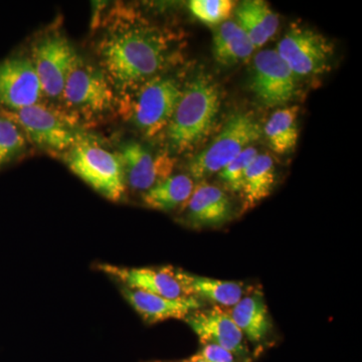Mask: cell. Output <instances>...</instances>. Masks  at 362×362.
<instances>
[{"label": "cell", "instance_id": "1", "mask_svg": "<svg viewBox=\"0 0 362 362\" xmlns=\"http://www.w3.org/2000/svg\"><path fill=\"white\" fill-rule=\"evenodd\" d=\"M173 33L151 25L128 7L107 14L95 42L98 66L119 98L175 65L180 45Z\"/></svg>", "mask_w": 362, "mask_h": 362}, {"label": "cell", "instance_id": "2", "mask_svg": "<svg viewBox=\"0 0 362 362\" xmlns=\"http://www.w3.org/2000/svg\"><path fill=\"white\" fill-rule=\"evenodd\" d=\"M220 107V90L211 78L190 81L165 131L171 150L177 154L194 150L213 129Z\"/></svg>", "mask_w": 362, "mask_h": 362}, {"label": "cell", "instance_id": "3", "mask_svg": "<svg viewBox=\"0 0 362 362\" xmlns=\"http://www.w3.org/2000/svg\"><path fill=\"white\" fill-rule=\"evenodd\" d=\"M182 93L177 78L162 74L119 98L118 110L143 136L156 138L168 129Z\"/></svg>", "mask_w": 362, "mask_h": 362}, {"label": "cell", "instance_id": "4", "mask_svg": "<svg viewBox=\"0 0 362 362\" xmlns=\"http://www.w3.org/2000/svg\"><path fill=\"white\" fill-rule=\"evenodd\" d=\"M59 99L65 113L80 122L113 113L119 107V96L98 66L78 56L66 78Z\"/></svg>", "mask_w": 362, "mask_h": 362}, {"label": "cell", "instance_id": "5", "mask_svg": "<svg viewBox=\"0 0 362 362\" xmlns=\"http://www.w3.org/2000/svg\"><path fill=\"white\" fill-rule=\"evenodd\" d=\"M23 131L28 142L52 154L65 156L85 139L78 122L59 109L37 103L18 111L0 110Z\"/></svg>", "mask_w": 362, "mask_h": 362}, {"label": "cell", "instance_id": "6", "mask_svg": "<svg viewBox=\"0 0 362 362\" xmlns=\"http://www.w3.org/2000/svg\"><path fill=\"white\" fill-rule=\"evenodd\" d=\"M262 128L252 113L240 112L226 121L223 129L206 149L188 163V173L194 180L204 181L223 168L262 136Z\"/></svg>", "mask_w": 362, "mask_h": 362}, {"label": "cell", "instance_id": "7", "mask_svg": "<svg viewBox=\"0 0 362 362\" xmlns=\"http://www.w3.org/2000/svg\"><path fill=\"white\" fill-rule=\"evenodd\" d=\"M65 156L66 165L71 173L95 192L111 202L122 199L127 187L118 153H113L85 138Z\"/></svg>", "mask_w": 362, "mask_h": 362}, {"label": "cell", "instance_id": "8", "mask_svg": "<svg viewBox=\"0 0 362 362\" xmlns=\"http://www.w3.org/2000/svg\"><path fill=\"white\" fill-rule=\"evenodd\" d=\"M78 54L65 35L49 32L33 45L32 59L42 95L52 99L61 98L66 78Z\"/></svg>", "mask_w": 362, "mask_h": 362}, {"label": "cell", "instance_id": "9", "mask_svg": "<svg viewBox=\"0 0 362 362\" xmlns=\"http://www.w3.org/2000/svg\"><path fill=\"white\" fill-rule=\"evenodd\" d=\"M276 51L296 77L324 73L333 54L332 45L323 35L301 28H293L286 33Z\"/></svg>", "mask_w": 362, "mask_h": 362}, {"label": "cell", "instance_id": "10", "mask_svg": "<svg viewBox=\"0 0 362 362\" xmlns=\"http://www.w3.org/2000/svg\"><path fill=\"white\" fill-rule=\"evenodd\" d=\"M251 89L265 106H283L296 94L297 77L276 49H265L255 57Z\"/></svg>", "mask_w": 362, "mask_h": 362}, {"label": "cell", "instance_id": "11", "mask_svg": "<svg viewBox=\"0 0 362 362\" xmlns=\"http://www.w3.org/2000/svg\"><path fill=\"white\" fill-rule=\"evenodd\" d=\"M122 163L126 187L144 194L173 175L175 159L168 152L154 154L141 143L130 141L118 153Z\"/></svg>", "mask_w": 362, "mask_h": 362}, {"label": "cell", "instance_id": "12", "mask_svg": "<svg viewBox=\"0 0 362 362\" xmlns=\"http://www.w3.org/2000/svg\"><path fill=\"white\" fill-rule=\"evenodd\" d=\"M183 320L194 330L202 344H216L245 361L249 349L242 331L233 322L228 309L218 306L202 307L188 314Z\"/></svg>", "mask_w": 362, "mask_h": 362}, {"label": "cell", "instance_id": "13", "mask_svg": "<svg viewBox=\"0 0 362 362\" xmlns=\"http://www.w3.org/2000/svg\"><path fill=\"white\" fill-rule=\"evenodd\" d=\"M42 87L32 59L14 57L0 63V105L18 111L40 102Z\"/></svg>", "mask_w": 362, "mask_h": 362}, {"label": "cell", "instance_id": "14", "mask_svg": "<svg viewBox=\"0 0 362 362\" xmlns=\"http://www.w3.org/2000/svg\"><path fill=\"white\" fill-rule=\"evenodd\" d=\"M97 269L116 280L120 286L141 290L169 299L189 297L173 267L128 268L111 264H98Z\"/></svg>", "mask_w": 362, "mask_h": 362}, {"label": "cell", "instance_id": "15", "mask_svg": "<svg viewBox=\"0 0 362 362\" xmlns=\"http://www.w3.org/2000/svg\"><path fill=\"white\" fill-rule=\"evenodd\" d=\"M233 216L235 211L228 194L206 181L194 187L192 197L182 207V223L195 230L218 228L230 223Z\"/></svg>", "mask_w": 362, "mask_h": 362}, {"label": "cell", "instance_id": "16", "mask_svg": "<svg viewBox=\"0 0 362 362\" xmlns=\"http://www.w3.org/2000/svg\"><path fill=\"white\" fill-rule=\"evenodd\" d=\"M126 301L147 324H156L169 319H185L188 314L204 306L194 297L169 299L151 293L120 286Z\"/></svg>", "mask_w": 362, "mask_h": 362}, {"label": "cell", "instance_id": "17", "mask_svg": "<svg viewBox=\"0 0 362 362\" xmlns=\"http://www.w3.org/2000/svg\"><path fill=\"white\" fill-rule=\"evenodd\" d=\"M176 274L188 296L221 308H232L249 291V288L242 282L202 277L180 269H176Z\"/></svg>", "mask_w": 362, "mask_h": 362}, {"label": "cell", "instance_id": "18", "mask_svg": "<svg viewBox=\"0 0 362 362\" xmlns=\"http://www.w3.org/2000/svg\"><path fill=\"white\" fill-rule=\"evenodd\" d=\"M228 312L249 341L258 344L268 337L272 325L263 293L249 289Z\"/></svg>", "mask_w": 362, "mask_h": 362}, {"label": "cell", "instance_id": "19", "mask_svg": "<svg viewBox=\"0 0 362 362\" xmlns=\"http://www.w3.org/2000/svg\"><path fill=\"white\" fill-rule=\"evenodd\" d=\"M235 23L244 30L255 49L265 45L277 33L279 16L262 0H246L235 7Z\"/></svg>", "mask_w": 362, "mask_h": 362}, {"label": "cell", "instance_id": "20", "mask_svg": "<svg viewBox=\"0 0 362 362\" xmlns=\"http://www.w3.org/2000/svg\"><path fill=\"white\" fill-rule=\"evenodd\" d=\"M255 49L251 40L235 21H223L214 30V57L221 65H239L251 58Z\"/></svg>", "mask_w": 362, "mask_h": 362}, {"label": "cell", "instance_id": "21", "mask_svg": "<svg viewBox=\"0 0 362 362\" xmlns=\"http://www.w3.org/2000/svg\"><path fill=\"white\" fill-rule=\"evenodd\" d=\"M276 183L275 164L269 154H258L247 168L243 181L240 214L258 206L271 194Z\"/></svg>", "mask_w": 362, "mask_h": 362}, {"label": "cell", "instance_id": "22", "mask_svg": "<svg viewBox=\"0 0 362 362\" xmlns=\"http://www.w3.org/2000/svg\"><path fill=\"white\" fill-rule=\"evenodd\" d=\"M194 189V180L189 175H171L142 194V202L156 211H176L185 206Z\"/></svg>", "mask_w": 362, "mask_h": 362}, {"label": "cell", "instance_id": "23", "mask_svg": "<svg viewBox=\"0 0 362 362\" xmlns=\"http://www.w3.org/2000/svg\"><path fill=\"white\" fill-rule=\"evenodd\" d=\"M297 106L280 109L272 114L264 127L269 146L277 154H287L296 147L299 138Z\"/></svg>", "mask_w": 362, "mask_h": 362}, {"label": "cell", "instance_id": "24", "mask_svg": "<svg viewBox=\"0 0 362 362\" xmlns=\"http://www.w3.org/2000/svg\"><path fill=\"white\" fill-rule=\"evenodd\" d=\"M26 145L28 140L21 128L0 112V169L23 154Z\"/></svg>", "mask_w": 362, "mask_h": 362}, {"label": "cell", "instance_id": "25", "mask_svg": "<svg viewBox=\"0 0 362 362\" xmlns=\"http://www.w3.org/2000/svg\"><path fill=\"white\" fill-rule=\"evenodd\" d=\"M235 6V2L230 0H192L188 4L190 13L209 25H218L228 21Z\"/></svg>", "mask_w": 362, "mask_h": 362}, {"label": "cell", "instance_id": "26", "mask_svg": "<svg viewBox=\"0 0 362 362\" xmlns=\"http://www.w3.org/2000/svg\"><path fill=\"white\" fill-rule=\"evenodd\" d=\"M258 154L254 146L249 147L218 173V177L226 189L240 194L247 168Z\"/></svg>", "mask_w": 362, "mask_h": 362}, {"label": "cell", "instance_id": "27", "mask_svg": "<svg viewBox=\"0 0 362 362\" xmlns=\"http://www.w3.org/2000/svg\"><path fill=\"white\" fill-rule=\"evenodd\" d=\"M195 356L207 362H240L239 358L223 347L216 344H204Z\"/></svg>", "mask_w": 362, "mask_h": 362}, {"label": "cell", "instance_id": "28", "mask_svg": "<svg viewBox=\"0 0 362 362\" xmlns=\"http://www.w3.org/2000/svg\"><path fill=\"white\" fill-rule=\"evenodd\" d=\"M183 362H207V361H204V359H202L201 357H199L197 356H194L192 357H190L189 359H187V361H185Z\"/></svg>", "mask_w": 362, "mask_h": 362}]
</instances>
